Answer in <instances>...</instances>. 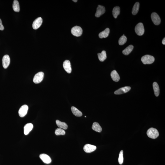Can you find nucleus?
<instances>
[{"label":"nucleus","instance_id":"nucleus-1","mask_svg":"<svg viewBox=\"0 0 165 165\" xmlns=\"http://www.w3.org/2000/svg\"><path fill=\"white\" fill-rule=\"evenodd\" d=\"M147 134L149 137L152 139H156L159 136L157 130L154 128H150L147 131Z\"/></svg>","mask_w":165,"mask_h":165},{"label":"nucleus","instance_id":"nucleus-2","mask_svg":"<svg viewBox=\"0 0 165 165\" xmlns=\"http://www.w3.org/2000/svg\"><path fill=\"white\" fill-rule=\"evenodd\" d=\"M141 60L143 64H150L154 63L155 59L151 55H146L142 57Z\"/></svg>","mask_w":165,"mask_h":165},{"label":"nucleus","instance_id":"nucleus-3","mask_svg":"<svg viewBox=\"0 0 165 165\" xmlns=\"http://www.w3.org/2000/svg\"><path fill=\"white\" fill-rule=\"evenodd\" d=\"M135 31L136 34L141 36L144 34L145 29L144 26L142 23H139L135 27Z\"/></svg>","mask_w":165,"mask_h":165},{"label":"nucleus","instance_id":"nucleus-4","mask_svg":"<svg viewBox=\"0 0 165 165\" xmlns=\"http://www.w3.org/2000/svg\"><path fill=\"white\" fill-rule=\"evenodd\" d=\"M71 32L74 36L79 37L82 35V30L81 27L76 26L72 29Z\"/></svg>","mask_w":165,"mask_h":165},{"label":"nucleus","instance_id":"nucleus-5","mask_svg":"<svg viewBox=\"0 0 165 165\" xmlns=\"http://www.w3.org/2000/svg\"><path fill=\"white\" fill-rule=\"evenodd\" d=\"M44 74L43 72H39L35 75L33 79L34 83L38 84L40 83L43 81L44 78Z\"/></svg>","mask_w":165,"mask_h":165},{"label":"nucleus","instance_id":"nucleus-6","mask_svg":"<svg viewBox=\"0 0 165 165\" xmlns=\"http://www.w3.org/2000/svg\"><path fill=\"white\" fill-rule=\"evenodd\" d=\"M29 107L27 105H25L21 106L19 110L18 113L20 117H25L27 113Z\"/></svg>","mask_w":165,"mask_h":165},{"label":"nucleus","instance_id":"nucleus-7","mask_svg":"<svg viewBox=\"0 0 165 165\" xmlns=\"http://www.w3.org/2000/svg\"><path fill=\"white\" fill-rule=\"evenodd\" d=\"M151 18L153 22L156 25L160 24L161 20L159 15L156 13H153L151 14Z\"/></svg>","mask_w":165,"mask_h":165},{"label":"nucleus","instance_id":"nucleus-8","mask_svg":"<svg viewBox=\"0 0 165 165\" xmlns=\"http://www.w3.org/2000/svg\"><path fill=\"white\" fill-rule=\"evenodd\" d=\"M43 22V19L41 17H39L33 21L32 24V28L34 29H38L41 26Z\"/></svg>","mask_w":165,"mask_h":165},{"label":"nucleus","instance_id":"nucleus-9","mask_svg":"<svg viewBox=\"0 0 165 165\" xmlns=\"http://www.w3.org/2000/svg\"><path fill=\"white\" fill-rule=\"evenodd\" d=\"M2 64L3 67L4 69L7 68L10 63V57L8 55H5L3 57L2 59Z\"/></svg>","mask_w":165,"mask_h":165},{"label":"nucleus","instance_id":"nucleus-10","mask_svg":"<svg viewBox=\"0 0 165 165\" xmlns=\"http://www.w3.org/2000/svg\"><path fill=\"white\" fill-rule=\"evenodd\" d=\"M105 8L104 7L101 5H98L95 14V17H100L101 15L105 13Z\"/></svg>","mask_w":165,"mask_h":165},{"label":"nucleus","instance_id":"nucleus-11","mask_svg":"<svg viewBox=\"0 0 165 165\" xmlns=\"http://www.w3.org/2000/svg\"><path fill=\"white\" fill-rule=\"evenodd\" d=\"M96 149V147L95 146L89 144H86L83 147L84 151L86 153H90L95 151Z\"/></svg>","mask_w":165,"mask_h":165},{"label":"nucleus","instance_id":"nucleus-12","mask_svg":"<svg viewBox=\"0 0 165 165\" xmlns=\"http://www.w3.org/2000/svg\"><path fill=\"white\" fill-rule=\"evenodd\" d=\"M131 87L130 86H126L121 88L118 89L114 92V94H121L124 93L128 92L130 90Z\"/></svg>","mask_w":165,"mask_h":165},{"label":"nucleus","instance_id":"nucleus-13","mask_svg":"<svg viewBox=\"0 0 165 165\" xmlns=\"http://www.w3.org/2000/svg\"><path fill=\"white\" fill-rule=\"evenodd\" d=\"M64 69L68 74H70L72 72L71 63L69 61L66 60L63 63Z\"/></svg>","mask_w":165,"mask_h":165},{"label":"nucleus","instance_id":"nucleus-14","mask_svg":"<svg viewBox=\"0 0 165 165\" xmlns=\"http://www.w3.org/2000/svg\"><path fill=\"white\" fill-rule=\"evenodd\" d=\"M40 158L43 162L47 164H49L51 162V158L46 154H41L40 155Z\"/></svg>","mask_w":165,"mask_h":165},{"label":"nucleus","instance_id":"nucleus-15","mask_svg":"<svg viewBox=\"0 0 165 165\" xmlns=\"http://www.w3.org/2000/svg\"><path fill=\"white\" fill-rule=\"evenodd\" d=\"M33 126L32 123L27 124L24 127V133L25 135L28 134L33 129Z\"/></svg>","mask_w":165,"mask_h":165},{"label":"nucleus","instance_id":"nucleus-16","mask_svg":"<svg viewBox=\"0 0 165 165\" xmlns=\"http://www.w3.org/2000/svg\"><path fill=\"white\" fill-rule=\"evenodd\" d=\"M111 76L112 79L115 82H118L120 79V77L117 71L115 70H113L111 73Z\"/></svg>","mask_w":165,"mask_h":165},{"label":"nucleus","instance_id":"nucleus-17","mask_svg":"<svg viewBox=\"0 0 165 165\" xmlns=\"http://www.w3.org/2000/svg\"><path fill=\"white\" fill-rule=\"evenodd\" d=\"M110 29L109 28H107L103 31L100 32L99 34V37L101 39L106 38L109 36Z\"/></svg>","mask_w":165,"mask_h":165},{"label":"nucleus","instance_id":"nucleus-18","mask_svg":"<svg viewBox=\"0 0 165 165\" xmlns=\"http://www.w3.org/2000/svg\"><path fill=\"white\" fill-rule=\"evenodd\" d=\"M72 111L74 115L77 117H81L82 115V112L74 106H72L71 108Z\"/></svg>","mask_w":165,"mask_h":165},{"label":"nucleus","instance_id":"nucleus-19","mask_svg":"<svg viewBox=\"0 0 165 165\" xmlns=\"http://www.w3.org/2000/svg\"><path fill=\"white\" fill-rule=\"evenodd\" d=\"M92 128L93 130L97 132H100L102 131V128L98 123H93Z\"/></svg>","mask_w":165,"mask_h":165},{"label":"nucleus","instance_id":"nucleus-20","mask_svg":"<svg viewBox=\"0 0 165 165\" xmlns=\"http://www.w3.org/2000/svg\"><path fill=\"white\" fill-rule=\"evenodd\" d=\"M57 125L59 128L63 129L66 130L67 129L68 125L66 123L62 122L59 120H57L56 121Z\"/></svg>","mask_w":165,"mask_h":165},{"label":"nucleus","instance_id":"nucleus-21","mask_svg":"<svg viewBox=\"0 0 165 165\" xmlns=\"http://www.w3.org/2000/svg\"><path fill=\"white\" fill-rule=\"evenodd\" d=\"M153 87L155 96H158L160 94V89L159 85L157 82H154L153 83Z\"/></svg>","mask_w":165,"mask_h":165},{"label":"nucleus","instance_id":"nucleus-22","mask_svg":"<svg viewBox=\"0 0 165 165\" xmlns=\"http://www.w3.org/2000/svg\"><path fill=\"white\" fill-rule=\"evenodd\" d=\"M13 10L15 12H19L20 7L19 2L17 0H14L13 1Z\"/></svg>","mask_w":165,"mask_h":165},{"label":"nucleus","instance_id":"nucleus-23","mask_svg":"<svg viewBox=\"0 0 165 165\" xmlns=\"http://www.w3.org/2000/svg\"><path fill=\"white\" fill-rule=\"evenodd\" d=\"M134 46L132 45H130L122 51V53L126 55H129L133 50Z\"/></svg>","mask_w":165,"mask_h":165},{"label":"nucleus","instance_id":"nucleus-24","mask_svg":"<svg viewBox=\"0 0 165 165\" xmlns=\"http://www.w3.org/2000/svg\"><path fill=\"white\" fill-rule=\"evenodd\" d=\"M99 59L101 62H103L107 58L106 51H102L101 53L98 54Z\"/></svg>","mask_w":165,"mask_h":165},{"label":"nucleus","instance_id":"nucleus-25","mask_svg":"<svg viewBox=\"0 0 165 165\" xmlns=\"http://www.w3.org/2000/svg\"><path fill=\"white\" fill-rule=\"evenodd\" d=\"M113 17L115 18H117L118 16L120 14V8L119 7L116 6L115 7L112 11Z\"/></svg>","mask_w":165,"mask_h":165},{"label":"nucleus","instance_id":"nucleus-26","mask_svg":"<svg viewBox=\"0 0 165 165\" xmlns=\"http://www.w3.org/2000/svg\"><path fill=\"white\" fill-rule=\"evenodd\" d=\"M140 3L139 2H136L134 5L132 11V13L133 15H136L138 13L140 7Z\"/></svg>","mask_w":165,"mask_h":165},{"label":"nucleus","instance_id":"nucleus-27","mask_svg":"<svg viewBox=\"0 0 165 165\" xmlns=\"http://www.w3.org/2000/svg\"><path fill=\"white\" fill-rule=\"evenodd\" d=\"M127 41V38L125 36L124 34L123 36H122L119 39L118 42L119 44L120 45H123L125 44Z\"/></svg>","mask_w":165,"mask_h":165},{"label":"nucleus","instance_id":"nucleus-28","mask_svg":"<svg viewBox=\"0 0 165 165\" xmlns=\"http://www.w3.org/2000/svg\"><path fill=\"white\" fill-rule=\"evenodd\" d=\"M55 133L57 136L64 135L65 134L66 132L64 130L61 128H58L55 131Z\"/></svg>","mask_w":165,"mask_h":165},{"label":"nucleus","instance_id":"nucleus-29","mask_svg":"<svg viewBox=\"0 0 165 165\" xmlns=\"http://www.w3.org/2000/svg\"><path fill=\"white\" fill-rule=\"evenodd\" d=\"M123 155V151L122 150L120 153L118 159L119 163L121 165L122 164L123 162L124 158Z\"/></svg>","mask_w":165,"mask_h":165},{"label":"nucleus","instance_id":"nucleus-30","mask_svg":"<svg viewBox=\"0 0 165 165\" xmlns=\"http://www.w3.org/2000/svg\"><path fill=\"white\" fill-rule=\"evenodd\" d=\"M4 29L3 26L2 25V21L0 19V30H3Z\"/></svg>","mask_w":165,"mask_h":165},{"label":"nucleus","instance_id":"nucleus-31","mask_svg":"<svg viewBox=\"0 0 165 165\" xmlns=\"http://www.w3.org/2000/svg\"><path fill=\"white\" fill-rule=\"evenodd\" d=\"M162 44H163L164 45H165V38H164L163 39V40H162Z\"/></svg>","mask_w":165,"mask_h":165},{"label":"nucleus","instance_id":"nucleus-32","mask_svg":"<svg viewBox=\"0 0 165 165\" xmlns=\"http://www.w3.org/2000/svg\"><path fill=\"white\" fill-rule=\"evenodd\" d=\"M74 2H77V1H78V0H73Z\"/></svg>","mask_w":165,"mask_h":165}]
</instances>
